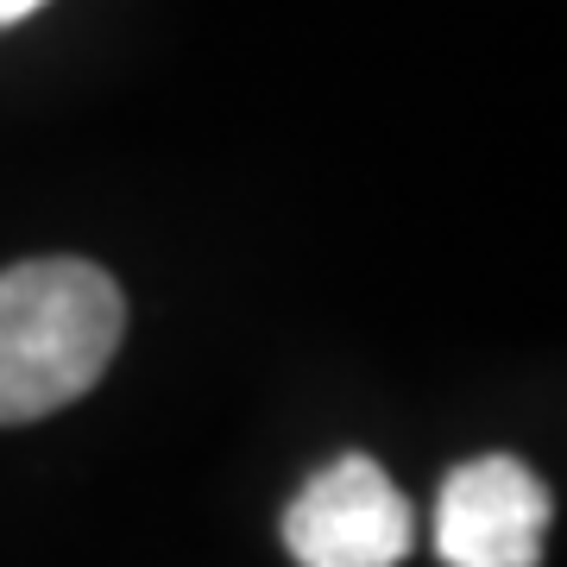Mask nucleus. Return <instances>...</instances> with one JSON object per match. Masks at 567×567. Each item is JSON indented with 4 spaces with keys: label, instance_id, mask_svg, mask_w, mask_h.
Instances as JSON below:
<instances>
[{
    "label": "nucleus",
    "instance_id": "1",
    "mask_svg": "<svg viewBox=\"0 0 567 567\" xmlns=\"http://www.w3.org/2000/svg\"><path fill=\"white\" fill-rule=\"evenodd\" d=\"M126 334L121 284L89 259L0 271V423H39L76 404Z\"/></svg>",
    "mask_w": 567,
    "mask_h": 567
},
{
    "label": "nucleus",
    "instance_id": "2",
    "mask_svg": "<svg viewBox=\"0 0 567 567\" xmlns=\"http://www.w3.org/2000/svg\"><path fill=\"white\" fill-rule=\"evenodd\" d=\"M416 543L404 492L372 454L328 461L284 511V548L297 567H398Z\"/></svg>",
    "mask_w": 567,
    "mask_h": 567
},
{
    "label": "nucleus",
    "instance_id": "3",
    "mask_svg": "<svg viewBox=\"0 0 567 567\" xmlns=\"http://www.w3.org/2000/svg\"><path fill=\"white\" fill-rule=\"evenodd\" d=\"M548 486L511 454L454 466L435 498V555L447 567H543Z\"/></svg>",
    "mask_w": 567,
    "mask_h": 567
},
{
    "label": "nucleus",
    "instance_id": "4",
    "mask_svg": "<svg viewBox=\"0 0 567 567\" xmlns=\"http://www.w3.org/2000/svg\"><path fill=\"white\" fill-rule=\"evenodd\" d=\"M44 0H0V32H7V25H20L25 13H39Z\"/></svg>",
    "mask_w": 567,
    "mask_h": 567
}]
</instances>
